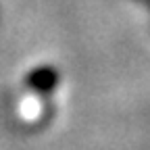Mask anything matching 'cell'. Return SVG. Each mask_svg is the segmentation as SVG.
I'll list each match as a JSON object with an SVG mask.
<instances>
[{
    "label": "cell",
    "instance_id": "1",
    "mask_svg": "<svg viewBox=\"0 0 150 150\" xmlns=\"http://www.w3.org/2000/svg\"><path fill=\"white\" fill-rule=\"evenodd\" d=\"M56 81H59V73H56L52 67H40V69H33L27 75V83L40 92H50L54 90Z\"/></svg>",
    "mask_w": 150,
    "mask_h": 150
}]
</instances>
